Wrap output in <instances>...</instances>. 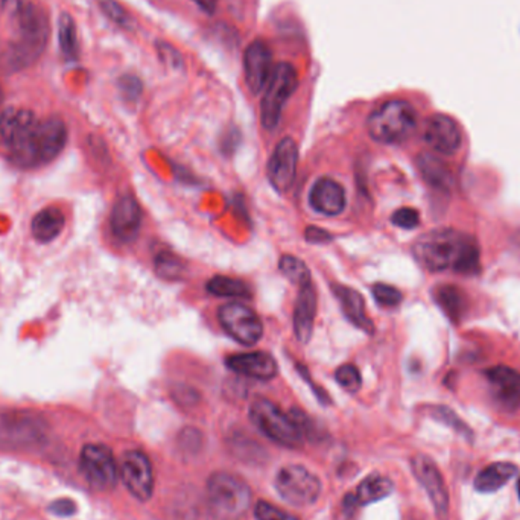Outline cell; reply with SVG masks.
Wrapping results in <instances>:
<instances>
[{
	"label": "cell",
	"mask_w": 520,
	"mask_h": 520,
	"mask_svg": "<svg viewBox=\"0 0 520 520\" xmlns=\"http://www.w3.org/2000/svg\"><path fill=\"white\" fill-rule=\"evenodd\" d=\"M391 222H393V226L403 228V230H412V228H416L419 226L420 215H419L416 208L402 207L393 213Z\"/></svg>",
	"instance_id": "36"
},
{
	"label": "cell",
	"mask_w": 520,
	"mask_h": 520,
	"mask_svg": "<svg viewBox=\"0 0 520 520\" xmlns=\"http://www.w3.org/2000/svg\"><path fill=\"white\" fill-rule=\"evenodd\" d=\"M517 467L512 462H493L476 475L475 489L480 493H493L503 489L513 476L516 475Z\"/></svg>",
	"instance_id": "25"
},
{
	"label": "cell",
	"mask_w": 520,
	"mask_h": 520,
	"mask_svg": "<svg viewBox=\"0 0 520 520\" xmlns=\"http://www.w3.org/2000/svg\"><path fill=\"white\" fill-rule=\"evenodd\" d=\"M160 59L164 61V64H168L171 68L176 69L183 66V58L181 55L178 54V50L174 48V46L168 45V43H159Z\"/></svg>",
	"instance_id": "39"
},
{
	"label": "cell",
	"mask_w": 520,
	"mask_h": 520,
	"mask_svg": "<svg viewBox=\"0 0 520 520\" xmlns=\"http://www.w3.org/2000/svg\"><path fill=\"white\" fill-rule=\"evenodd\" d=\"M16 37L0 48V70L18 72L36 63L49 41V18L45 9L29 4L13 18Z\"/></svg>",
	"instance_id": "4"
},
{
	"label": "cell",
	"mask_w": 520,
	"mask_h": 520,
	"mask_svg": "<svg viewBox=\"0 0 520 520\" xmlns=\"http://www.w3.org/2000/svg\"><path fill=\"white\" fill-rule=\"evenodd\" d=\"M96 2L100 5L101 11H102L111 22L116 23L118 27H122V29H127V31H133V29L136 27L134 18H133L132 16L125 11L122 5L118 4L116 0H96Z\"/></svg>",
	"instance_id": "32"
},
{
	"label": "cell",
	"mask_w": 520,
	"mask_h": 520,
	"mask_svg": "<svg viewBox=\"0 0 520 520\" xmlns=\"http://www.w3.org/2000/svg\"><path fill=\"white\" fill-rule=\"evenodd\" d=\"M68 142V123L58 114L38 118L31 109H0V154L14 168H46L63 154Z\"/></svg>",
	"instance_id": "1"
},
{
	"label": "cell",
	"mask_w": 520,
	"mask_h": 520,
	"mask_svg": "<svg viewBox=\"0 0 520 520\" xmlns=\"http://www.w3.org/2000/svg\"><path fill=\"white\" fill-rule=\"evenodd\" d=\"M421 137L430 150L444 157L457 155L464 143L462 123L446 113H434L426 118Z\"/></svg>",
	"instance_id": "10"
},
{
	"label": "cell",
	"mask_w": 520,
	"mask_h": 520,
	"mask_svg": "<svg viewBox=\"0 0 520 520\" xmlns=\"http://www.w3.org/2000/svg\"><path fill=\"white\" fill-rule=\"evenodd\" d=\"M332 291H334L336 300L340 302L343 313H345L348 322L352 323L353 326L371 335L373 331H375V327H373V323L366 315L364 297L356 290L350 288V286L332 285Z\"/></svg>",
	"instance_id": "23"
},
{
	"label": "cell",
	"mask_w": 520,
	"mask_h": 520,
	"mask_svg": "<svg viewBox=\"0 0 520 520\" xmlns=\"http://www.w3.org/2000/svg\"><path fill=\"white\" fill-rule=\"evenodd\" d=\"M254 516L258 520H299L290 513L281 512V508L274 507L265 501L256 504Z\"/></svg>",
	"instance_id": "37"
},
{
	"label": "cell",
	"mask_w": 520,
	"mask_h": 520,
	"mask_svg": "<svg viewBox=\"0 0 520 520\" xmlns=\"http://www.w3.org/2000/svg\"><path fill=\"white\" fill-rule=\"evenodd\" d=\"M49 512L55 515V516L69 517L75 515L77 505L70 499H58V501L50 504Z\"/></svg>",
	"instance_id": "40"
},
{
	"label": "cell",
	"mask_w": 520,
	"mask_h": 520,
	"mask_svg": "<svg viewBox=\"0 0 520 520\" xmlns=\"http://www.w3.org/2000/svg\"><path fill=\"white\" fill-rule=\"evenodd\" d=\"M335 379L341 388H345L348 393H357L361 389L362 376L361 371L353 364H345L335 371Z\"/></svg>",
	"instance_id": "33"
},
{
	"label": "cell",
	"mask_w": 520,
	"mask_h": 520,
	"mask_svg": "<svg viewBox=\"0 0 520 520\" xmlns=\"http://www.w3.org/2000/svg\"><path fill=\"white\" fill-rule=\"evenodd\" d=\"M317 291L313 281H304L299 286V295L294 309L295 338L302 345H308L313 338V324L317 317Z\"/></svg>",
	"instance_id": "20"
},
{
	"label": "cell",
	"mask_w": 520,
	"mask_h": 520,
	"mask_svg": "<svg viewBox=\"0 0 520 520\" xmlns=\"http://www.w3.org/2000/svg\"><path fill=\"white\" fill-rule=\"evenodd\" d=\"M435 302L452 322H460L467 311L466 294L458 286H439L435 291Z\"/></svg>",
	"instance_id": "27"
},
{
	"label": "cell",
	"mask_w": 520,
	"mask_h": 520,
	"mask_svg": "<svg viewBox=\"0 0 520 520\" xmlns=\"http://www.w3.org/2000/svg\"><path fill=\"white\" fill-rule=\"evenodd\" d=\"M394 485L389 478L382 475H371L357 485L355 494L345 498L347 505H368L387 498L393 493Z\"/></svg>",
	"instance_id": "24"
},
{
	"label": "cell",
	"mask_w": 520,
	"mask_h": 520,
	"mask_svg": "<svg viewBox=\"0 0 520 520\" xmlns=\"http://www.w3.org/2000/svg\"><path fill=\"white\" fill-rule=\"evenodd\" d=\"M517 494H519V499H520V478H519V483H517Z\"/></svg>",
	"instance_id": "44"
},
{
	"label": "cell",
	"mask_w": 520,
	"mask_h": 520,
	"mask_svg": "<svg viewBox=\"0 0 520 520\" xmlns=\"http://www.w3.org/2000/svg\"><path fill=\"white\" fill-rule=\"evenodd\" d=\"M276 490L291 505L308 507L317 503L322 493V481L306 467L291 464L277 473Z\"/></svg>",
	"instance_id": "9"
},
{
	"label": "cell",
	"mask_w": 520,
	"mask_h": 520,
	"mask_svg": "<svg viewBox=\"0 0 520 520\" xmlns=\"http://www.w3.org/2000/svg\"><path fill=\"white\" fill-rule=\"evenodd\" d=\"M432 416H434V419H437V420L443 421L444 425L451 426L453 430H457L458 434L462 435V437H466V439L469 440L472 439L471 428H469L462 419H458L457 414H455L452 409L444 407L434 408Z\"/></svg>",
	"instance_id": "35"
},
{
	"label": "cell",
	"mask_w": 520,
	"mask_h": 520,
	"mask_svg": "<svg viewBox=\"0 0 520 520\" xmlns=\"http://www.w3.org/2000/svg\"><path fill=\"white\" fill-rule=\"evenodd\" d=\"M121 476L128 492L145 503L154 492V473L150 458L141 451H128L121 464Z\"/></svg>",
	"instance_id": "14"
},
{
	"label": "cell",
	"mask_w": 520,
	"mask_h": 520,
	"mask_svg": "<svg viewBox=\"0 0 520 520\" xmlns=\"http://www.w3.org/2000/svg\"><path fill=\"white\" fill-rule=\"evenodd\" d=\"M272 52L263 40L249 43L244 52L245 84L253 95H259L267 89L272 75Z\"/></svg>",
	"instance_id": "19"
},
{
	"label": "cell",
	"mask_w": 520,
	"mask_h": 520,
	"mask_svg": "<svg viewBox=\"0 0 520 520\" xmlns=\"http://www.w3.org/2000/svg\"><path fill=\"white\" fill-rule=\"evenodd\" d=\"M218 320L227 335L242 345H258L263 336V323L253 309L242 303H227L218 311Z\"/></svg>",
	"instance_id": "11"
},
{
	"label": "cell",
	"mask_w": 520,
	"mask_h": 520,
	"mask_svg": "<svg viewBox=\"0 0 520 520\" xmlns=\"http://www.w3.org/2000/svg\"><path fill=\"white\" fill-rule=\"evenodd\" d=\"M46 423L29 412L0 414V444L8 448H29L45 439Z\"/></svg>",
	"instance_id": "12"
},
{
	"label": "cell",
	"mask_w": 520,
	"mask_h": 520,
	"mask_svg": "<svg viewBox=\"0 0 520 520\" xmlns=\"http://www.w3.org/2000/svg\"><path fill=\"white\" fill-rule=\"evenodd\" d=\"M373 297H375L376 303L384 308H396L398 304L402 303L403 295L398 288L387 285V283H376L371 288Z\"/></svg>",
	"instance_id": "34"
},
{
	"label": "cell",
	"mask_w": 520,
	"mask_h": 520,
	"mask_svg": "<svg viewBox=\"0 0 520 520\" xmlns=\"http://www.w3.org/2000/svg\"><path fill=\"white\" fill-rule=\"evenodd\" d=\"M227 366L238 375L251 379L270 380L279 373L276 357L268 352H249L231 355L227 359Z\"/></svg>",
	"instance_id": "21"
},
{
	"label": "cell",
	"mask_w": 520,
	"mask_h": 520,
	"mask_svg": "<svg viewBox=\"0 0 520 520\" xmlns=\"http://www.w3.org/2000/svg\"><path fill=\"white\" fill-rule=\"evenodd\" d=\"M299 150L292 137H285L277 143L268 162V180L279 194H285L292 187L297 173Z\"/></svg>",
	"instance_id": "17"
},
{
	"label": "cell",
	"mask_w": 520,
	"mask_h": 520,
	"mask_svg": "<svg viewBox=\"0 0 520 520\" xmlns=\"http://www.w3.org/2000/svg\"><path fill=\"white\" fill-rule=\"evenodd\" d=\"M417 168L420 171L423 180L434 187V189L446 190L448 192L452 187V176L449 169L444 166L443 162H440L435 155L421 154L417 159Z\"/></svg>",
	"instance_id": "26"
},
{
	"label": "cell",
	"mask_w": 520,
	"mask_h": 520,
	"mask_svg": "<svg viewBox=\"0 0 520 520\" xmlns=\"http://www.w3.org/2000/svg\"><path fill=\"white\" fill-rule=\"evenodd\" d=\"M411 467L417 481L423 485L430 496L437 517L440 520H448L449 493L437 464L426 455H416L412 458Z\"/></svg>",
	"instance_id": "16"
},
{
	"label": "cell",
	"mask_w": 520,
	"mask_h": 520,
	"mask_svg": "<svg viewBox=\"0 0 520 520\" xmlns=\"http://www.w3.org/2000/svg\"><path fill=\"white\" fill-rule=\"evenodd\" d=\"M493 402L505 412H515L520 407V373L512 366H496L484 371Z\"/></svg>",
	"instance_id": "18"
},
{
	"label": "cell",
	"mask_w": 520,
	"mask_h": 520,
	"mask_svg": "<svg viewBox=\"0 0 520 520\" xmlns=\"http://www.w3.org/2000/svg\"><path fill=\"white\" fill-rule=\"evenodd\" d=\"M142 227V208L132 194H123L116 199L109 217L110 235L119 244H132L137 239Z\"/></svg>",
	"instance_id": "15"
},
{
	"label": "cell",
	"mask_w": 520,
	"mask_h": 520,
	"mask_svg": "<svg viewBox=\"0 0 520 520\" xmlns=\"http://www.w3.org/2000/svg\"><path fill=\"white\" fill-rule=\"evenodd\" d=\"M154 268L164 281H180L185 276L186 263L171 251H162L154 259Z\"/></svg>",
	"instance_id": "30"
},
{
	"label": "cell",
	"mask_w": 520,
	"mask_h": 520,
	"mask_svg": "<svg viewBox=\"0 0 520 520\" xmlns=\"http://www.w3.org/2000/svg\"><path fill=\"white\" fill-rule=\"evenodd\" d=\"M82 475L93 489L107 492L118 483V466L111 449L104 444H86L80 458Z\"/></svg>",
	"instance_id": "13"
},
{
	"label": "cell",
	"mask_w": 520,
	"mask_h": 520,
	"mask_svg": "<svg viewBox=\"0 0 520 520\" xmlns=\"http://www.w3.org/2000/svg\"><path fill=\"white\" fill-rule=\"evenodd\" d=\"M249 419L265 437L288 449L303 446V434L291 414L281 411L268 398H258L249 407Z\"/></svg>",
	"instance_id": "6"
},
{
	"label": "cell",
	"mask_w": 520,
	"mask_h": 520,
	"mask_svg": "<svg viewBox=\"0 0 520 520\" xmlns=\"http://www.w3.org/2000/svg\"><path fill=\"white\" fill-rule=\"evenodd\" d=\"M309 204L315 212L336 217L345 208V187L332 178H320L309 192Z\"/></svg>",
	"instance_id": "22"
},
{
	"label": "cell",
	"mask_w": 520,
	"mask_h": 520,
	"mask_svg": "<svg viewBox=\"0 0 520 520\" xmlns=\"http://www.w3.org/2000/svg\"><path fill=\"white\" fill-rule=\"evenodd\" d=\"M299 87V75L291 63H279L272 70L260 104V118L265 130H274L279 125L286 102Z\"/></svg>",
	"instance_id": "8"
},
{
	"label": "cell",
	"mask_w": 520,
	"mask_h": 520,
	"mask_svg": "<svg viewBox=\"0 0 520 520\" xmlns=\"http://www.w3.org/2000/svg\"><path fill=\"white\" fill-rule=\"evenodd\" d=\"M31 4L29 0H0V13L14 18Z\"/></svg>",
	"instance_id": "41"
},
{
	"label": "cell",
	"mask_w": 520,
	"mask_h": 520,
	"mask_svg": "<svg viewBox=\"0 0 520 520\" xmlns=\"http://www.w3.org/2000/svg\"><path fill=\"white\" fill-rule=\"evenodd\" d=\"M412 254L426 271L453 270L462 276L480 271V247L475 239L452 228L428 231L416 240Z\"/></svg>",
	"instance_id": "3"
},
{
	"label": "cell",
	"mask_w": 520,
	"mask_h": 520,
	"mask_svg": "<svg viewBox=\"0 0 520 520\" xmlns=\"http://www.w3.org/2000/svg\"><path fill=\"white\" fill-rule=\"evenodd\" d=\"M59 48L69 59L78 58V32L77 25L72 16L63 13L58 18Z\"/></svg>",
	"instance_id": "29"
},
{
	"label": "cell",
	"mask_w": 520,
	"mask_h": 520,
	"mask_svg": "<svg viewBox=\"0 0 520 520\" xmlns=\"http://www.w3.org/2000/svg\"><path fill=\"white\" fill-rule=\"evenodd\" d=\"M420 127V111L408 98L385 101L366 119L368 136L382 145H400Z\"/></svg>",
	"instance_id": "5"
},
{
	"label": "cell",
	"mask_w": 520,
	"mask_h": 520,
	"mask_svg": "<svg viewBox=\"0 0 520 520\" xmlns=\"http://www.w3.org/2000/svg\"><path fill=\"white\" fill-rule=\"evenodd\" d=\"M119 89L127 100H137L142 93V82L139 78L125 75L119 80Z\"/></svg>",
	"instance_id": "38"
},
{
	"label": "cell",
	"mask_w": 520,
	"mask_h": 520,
	"mask_svg": "<svg viewBox=\"0 0 520 520\" xmlns=\"http://www.w3.org/2000/svg\"><path fill=\"white\" fill-rule=\"evenodd\" d=\"M195 4L198 5L199 8H203L206 13H215L217 8L218 0H194Z\"/></svg>",
	"instance_id": "43"
},
{
	"label": "cell",
	"mask_w": 520,
	"mask_h": 520,
	"mask_svg": "<svg viewBox=\"0 0 520 520\" xmlns=\"http://www.w3.org/2000/svg\"><path fill=\"white\" fill-rule=\"evenodd\" d=\"M72 212L66 199H45L27 213L20 226V251L25 260H43L58 253L68 240Z\"/></svg>",
	"instance_id": "2"
},
{
	"label": "cell",
	"mask_w": 520,
	"mask_h": 520,
	"mask_svg": "<svg viewBox=\"0 0 520 520\" xmlns=\"http://www.w3.org/2000/svg\"><path fill=\"white\" fill-rule=\"evenodd\" d=\"M279 268H281V274H283L288 281H292L294 285L300 286L302 283H304V281H313L308 265H306L302 259L291 256V254H286V256L281 259Z\"/></svg>",
	"instance_id": "31"
},
{
	"label": "cell",
	"mask_w": 520,
	"mask_h": 520,
	"mask_svg": "<svg viewBox=\"0 0 520 520\" xmlns=\"http://www.w3.org/2000/svg\"><path fill=\"white\" fill-rule=\"evenodd\" d=\"M306 240L311 244H327V242H331L332 235L320 227H308L306 228Z\"/></svg>",
	"instance_id": "42"
},
{
	"label": "cell",
	"mask_w": 520,
	"mask_h": 520,
	"mask_svg": "<svg viewBox=\"0 0 520 520\" xmlns=\"http://www.w3.org/2000/svg\"><path fill=\"white\" fill-rule=\"evenodd\" d=\"M208 292L224 299H251V290L245 281L233 277L217 276L207 281Z\"/></svg>",
	"instance_id": "28"
},
{
	"label": "cell",
	"mask_w": 520,
	"mask_h": 520,
	"mask_svg": "<svg viewBox=\"0 0 520 520\" xmlns=\"http://www.w3.org/2000/svg\"><path fill=\"white\" fill-rule=\"evenodd\" d=\"M207 498L217 517L233 520L247 512L251 503V490L239 476L218 472L208 478Z\"/></svg>",
	"instance_id": "7"
}]
</instances>
